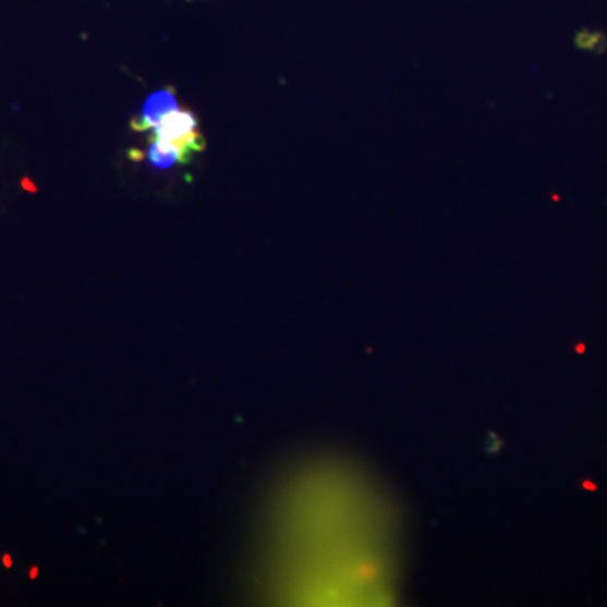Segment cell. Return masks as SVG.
Returning a JSON list of instances; mask_svg holds the SVG:
<instances>
[{
    "label": "cell",
    "mask_w": 607,
    "mask_h": 607,
    "mask_svg": "<svg viewBox=\"0 0 607 607\" xmlns=\"http://www.w3.org/2000/svg\"><path fill=\"white\" fill-rule=\"evenodd\" d=\"M366 496L341 476L306 477L280 510V569L299 604L377 603L388 560Z\"/></svg>",
    "instance_id": "obj_1"
},
{
    "label": "cell",
    "mask_w": 607,
    "mask_h": 607,
    "mask_svg": "<svg viewBox=\"0 0 607 607\" xmlns=\"http://www.w3.org/2000/svg\"><path fill=\"white\" fill-rule=\"evenodd\" d=\"M174 110H178L174 90L166 88V90L156 92L147 98L146 104L142 107L141 116L132 120L131 128L137 132L156 129L162 119Z\"/></svg>",
    "instance_id": "obj_2"
},
{
    "label": "cell",
    "mask_w": 607,
    "mask_h": 607,
    "mask_svg": "<svg viewBox=\"0 0 607 607\" xmlns=\"http://www.w3.org/2000/svg\"><path fill=\"white\" fill-rule=\"evenodd\" d=\"M198 128V117L190 110H174L162 119V122L154 129L156 141L174 142L175 138L191 134Z\"/></svg>",
    "instance_id": "obj_3"
},
{
    "label": "cell",
    "mask_w": 607,
    "mask_h": 607,
    "mask_svg": "<svg viewBox=\"0 0 607 607\" xmlns=\"http://www.w3.org/2000/svg\"><path fill=\"white\" fill-rule=\"evenodd\" d=\"M149 162L156 169H169L180 165V153L172 142L150 141Z\"/></svg>",
    "instance_id": "obj_4"
},
{
    "label": "cell",
    "mask_w": 607,
    "mask_h": 607,
    "mask_svg": "<svg viewBox=\"0 0 607 607\" xmlns=\"http://www.w3.org/2000/svg\"><path fill=\"white\" fill-rule=\"evenodd\" d=\"M575 46L585 51L600 52L606 49L607 39L604 34L593 33V31H579L575 36Z\"/></svg>",
    "instance_id": "obj_5"
},
{
    "label": "cell",
    "mask_w": 607,
    "mask_h": 607,
    "mask_svg": "<svg viewBox=\"0 0 607 607\" xmlns=\"http://www.w3.org/2000/svg\"><path fill=\"white\" fill-rule=\"evenodd\" d=\"M23 186L26 187V190H29L31 193H34V191H36V186H34V184H31L29 180H24Z\"/></svg>",
    "instance_id": "obj_6"
}]
</instances>
